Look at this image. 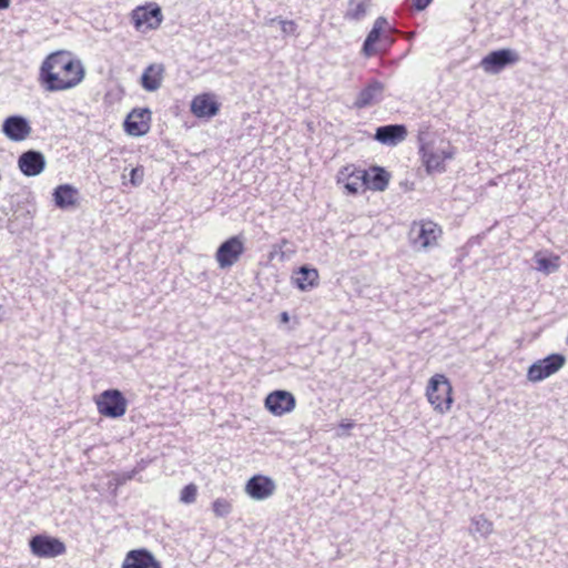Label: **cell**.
Here are the masks:
<instances>
[{"label":"cell","mask_w":568,"mask_h":568,"mask_svg":"<svg viewBox=\"0 0 568 568\" xmlns=\"http://www.w3.org/2000/svg\"><path fill=\"white\" fill-rule=\"evenodd\" d=\"M292 281L302 291H311L319 286L320 277L317 269L312 266H302L293 272Z\"/></svg>","instance_id":"cell-15"},{"label":"cell","mask_w":568,"mask_h":568,"mask_svg":"<svg viewBox=\"0 0 568 568\" xmlns=\"http://www.w3.org/2000/svg\"><path fill=\"white\" fill-rule=\"evenodd\" d=\"M560 257L553 252L540 251L535 255L533 259V266L543 272V273H551L555 272L560 268Z\"/></svg>","instance_id":"cell-24"},{"label":"cell","mask_w":568,"mask_h":568,"mask_svg":"<svg viewBox=\"0 0 568 568\" xmlns=\"http://www.w3.org/2000/svg\"><path fill=\"white\" fill-rule=\"evenodd\" d=\"M390 41V25L384 18H379L366 38L363 50L368 56L380 54L388 48Z\"/></svg>","instance_id":"cell-6"},{"label":"cell","mask_w":568,"mask_h":568,"mask_svg":"<svg viewBox=\"0 0 568 568\" xmlns=\"http://www.w3.org/2000/svg\"><path fill=\"white\" fill-rule=\"evenodd\" d=\"M564 366H565V357L562 355H549L543 360L537 361L529 368L527 372V380L533 383L546 380L560 371Z\"/></svg>","instance_id":"cell-7"},{"label":"cell","mask_w":568,"mask_h":568,"mask_svg":"<svg viewBox=\"0 0 568 568\" xmlns=\"http://www.w3.org/2000/svg\"><path fill=\"white\" fill-rule=\"evenodd\" d=\"M54 203L61 209L74 208L79 202V192L72 186L58 187L54 192Z\"/></svg>","instance_id":"cell-23"},{"label":"cell","mask_w":568,"mask_h":568,"mask_svg":"<svg viewBox=\"0 0 568 568\" xmlns=\"http://www.w3.org/2000/svg\"><path fill=\"white\" fill-rule=\"evenodd\" d=\"M30 547L34 554L41 558L57 557L65 551L63 543L56 540L54 537L45 536V535L34 537L30 543Z\"/></svg>","instance_id":"cell-11"},{"label":"cell","mask_w":568,"mask_h":568,"mask_svg":"<svg viewBox=\"0 0 568 568\" xmlns=\"http://www.w3.org/2000/svg\"><path fill=\"white\" fill-rule=\"evenodd\" d=\"M165 67L161 63H152L143 72L141 83L148 92H156L162 85Z\"/></svg>","instance_id":"cell-22"},{"label":"cell","mask_w":568,"mask_h":568,"mask_svg":"<svg viewBox=\"0 0 568 568\" xmlns=\"http://www.w3.org/2000/svg\"><path fill=\"white\" fill-rule=\"evenodd\" d=\"M85 67L70 52L61 50L49 54L41 68V83L48 90H66L83 81Z\"/></svg>","instance_id":"cell-1"},{"label":"cell","mask_w":568,"mask_h":568,"mask_svg":"<svg viewBox=\"0 0 568 568\" xmlns=\"http://www.w3.org/2000/svg\"><path fill=\"white\" fill-rule=\"evenodd\" d=\"M442 235L440 224L432 220H420L412 224L408 241L417 251H428L437 246Z\"/></svg>","instance_id":"cell-3"},{"label":"cell","mask_w":568,"mask_h":568,"mask_svg":"<svg viewBox=\"0 0 568 568\" xmlns=\"http://www.w3.org/2000/svg\"><path fill=\"white\" fill-rule=\"evenodd\" d=\"M3 132L9 139L14 141H21L28 137L30 132V126L26 119L19 116H14L5 121L3 127Z\"/></svg>","instance_id":"cell-19"},{"label":"cell","mask_w":568,"mask_h":568,"mask_svg":"<svg viewBox=\"0 0 568 568\" xmlns=\"http://www.w3.org/2000/svg\"><path fill=\"white\" fill-rule=\"evenodd\" d=\"M243 252V242L239 238H231L223 243L217 253L218 262L222 268L231 266L239 260Z\"/></svg>","instance_id":"cell-14"},{"label":"cell","mask_w":568,"mask_h":568,"mask_svg":"<svg viewBox=\"0 0 568 568\" xmlns=\"http://www.w3.org/2000/svg\"><path fill=\"white\" fill-rule=\"evenodd\" d=\"M406 136H408V130L406 127L401 126V125H390V126L381 127L380 129H377L375 138L383 145L395 146L402 143Z\"/></svg>","instance_id":"cell-21"},{"label":"cell","mask_w":568,"mask_h":568,"mask_svg":"<svg viewBox=\"0 0 568 568\" xmlns=\"http://www.w3.org/2000/svg\"><path fill=\"white\" fill-rule=\"evenodd\" d=\"M246 490L254 500H266L273 493L274 483L269 477L257 475L249 481Z\"/></svg>","instance_id":"cell-17"},{"label":"cell","mask_w":568,"mask_h":568,"mask_svg":"<svg viewBox=\"0 0 568 568\" xmlns=\"http://www.w3.org/2000/svg\"><path fill=\"white\" fill-rule=\"evenodd\" d=\"M391 174L381 167H371L366 170V186L372 191H384L390 186Z\"/></svg>","instance_id":"cell-18"},{"label":"cell","mask_w":568,"mask_h":568,"mask_svg":"<svg viewBox=\"0 0 568 568\" xmlns=\"http://www.w3.org/2000/svg\"><path fill=\"white\" fill-rule=\"evenodd\" d=\"M162 21V12L157 3H143L132 12V21L138 32H151L160 26Z\"/></svg>","instance_id":"cell-5"},{"label":"cell","mask_w":568,"mask_h":568,"mask_svg":"<svg viewBox=\"0 0 568 568\" xmlns=\"http://www.w3.org/2000/svg\"><path fill=\"white\" fill-rule=\"evenodd\" d=\"M123 568H161V566L146 549H134L127 555Z\"/></svg>","instance_id":"cell-20"},{"label":"cell","mask_w":568,"mask_h":568,"mask_svg":"<svg viewBox=\"0 0 568 568\" xmlns=\"http://www.w3.org/2000/svg\"><path fill=\"white\" fill-rule=\"evenodd\" d=\"M425 395L432 408L439 414L448 413L453 406V388L444 375H435L430 379Z\"/></svg>","instance_id":"cell-2"},{"label":"cell","mask_w":568,"mask_h":568,"mask_svg":"<svg viewBox=\"0 0 568 568\" xmlns=\"http://www.w3.org/2000/svg\"><path fill=\"white\" fill-rule=\"evenodd\" d=\"M98 411L109 417H119L126 412L127 401L120 392L109 390L97 399Z\"/></svg>","instance_id":"cell-8"},{"label":"cell","mask_w":568,"mask_h":568,"mask_svg":"<svg viewBox=\"0 0 568 568\" xmlns=\"http://www.w3.org/2000/svg\"><path fill=\"white\" fill-rule=\"evenodd\" d=\"M337 186L348 196H361L368 190L366 186V170L348 165L343 167L337 176Z\"/></svg>","instance_id":"cell-4"},{"label":"cell","mask_w":568,"mask_h":568,"mask_svg":"<svg viewBox=\"0 0 568 568\" xmlns=\"http://www.w3.org/2000/svg\"><path fill=\"white\" fill-rule=\"evenodd\" d=\"M266 408L274 415H286L295 408V399L291 393L275 391L266 397Z\"/></svg>","instance_id":"cell-12"},{"label":"cell","mask_w":568,"mask_h":568,"mask_svg":"<svg viewBox=\"0 0 568 568\" xmlns=\"http://www.w3.org/2000/svg\"><path fill=\"white\" fill-rule=\"evenodd\" d=\"M19 168L27 177H34L43 171L45 169V158L41 152L30 150L19 158L18 161Z\"/></svg>","instance_id":"cell-16"},{"label":"cell","mask_w":568,"mask_h":568,"mask_svg":"<svg viewBox=\"0 0 568 568\" xmlns=\"http://www.w3.org/2000/svg\"><path fill=\"white\" fill-rule=\"evenodd\" d=\"M151 120V112L149 109L136 108L127 116L123 128L130 136L140 137L150 130Z\"/></svg>","instance_id":"cell-10"},{"label":"cell","mask_w":568,"mask_h":568,"mask_svg":"<svg viewBox=\"0 0 568 568\" xmlns=\"http://www.w3.org/2000/svg\"><path fill=\"white\" fill-rule=\"evenodd\" d=\"M518 54L512 49H498L488 54L482 61L483 69L490 74H497L514 65L518 61Z\"/></svg>","instance_id":"cell-9"},{"label":"cell","mask_w":568,"mask_h":568,"mask_svg":"<svg viewBox=\"0 0 568 568\" xmlns=\"http://www.w3.org/2000/svg\"><path fill=\"white\" fill-rule=\"evenodd\" d=\"M219 107L220 103L217 96L210 92L199 94L194 98L191 103V110L194 116L202 119H208L215 116L219 112Z\"/></svg>","instance_id":"cell-13"}]
</instances>
